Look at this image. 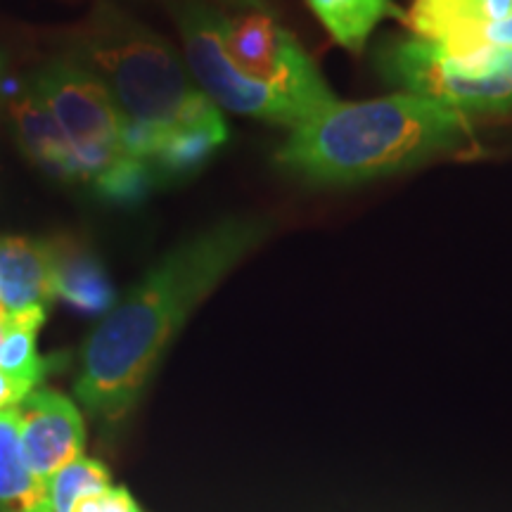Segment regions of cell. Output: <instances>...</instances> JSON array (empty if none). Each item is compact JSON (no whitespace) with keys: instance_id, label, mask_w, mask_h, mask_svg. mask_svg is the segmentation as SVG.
<instances>
[{"instance_id":"6da1fadb","label":"cell","mask_w":512,"mask_h":512,"mask_svg":"<svg viewBox=\"0 0 512 512\" xmlns=\"http://www.w3.org/2000/svg\"><path fill=\"white\" fill-rule=\"evenodd\" d=\"M254 219H226L183 240L105 313L81 349L76 399L105 427L133 411L190 313L264 240Z\"/></svg>"},{"instance_id":"7a4b0ae2","label":"cell","mask_w":512,"mask_h":512,"mask_svg":"<svg viewBox=\"0 0 512 512\" xmlns=\"http://www.w3.org/2000/svg\"><path fill=\"white\" fill-rule=\"evenodd\" d=\"M470 143L465 112L396 93L366 102L337 100L292 128L275 164L316 185H354L456 155Z\"/></svg>"},{"instance_id":"3957f363","label":"cell","mask_w":512,"mask_h":512,"mask_svg":"<svg viewBox=\"0 0 512 512\" xmlns=\"http://www.w3.org/2000/svg\"><path fill=\"white\" fill-rule=\"evenodd\" d=\"M74 60L105 83L124 117L126 150L145 162L171 133L226 124L169 43L119 12H100L93 19Z\"/></svg>"},{"instance_id":"277c9868","label":"cell","mask_w":512,"mask_h":512,"mask_svg":"<svg viewBox=\"0 0 512 512\" xmlns=\"http://www.w3.org/2000/svg\"><path fill=\"white\" fill-rule=\"evenodd\" d=\"M389 86L460 112H512V50L486 41L446 48L425 38H392L377 48Z\"/></svg>"},{"instance_id":"5b68a950","label":"cell","mask_w":512,"mask_h":512,"mask_svg":"<svg viewBox=\"0 0 512 512\" xmlns=\"http://www.w3.org/2000/svg\"><path fill=\"white\" fill-rule=\"evenodd\" d=\"M181 36L192 79L219 110L297 128L313 114L283 88L240 74L223 48V19L202 5L181 12Z\"/></svg>"},{"instance_id":"8992f818","label":"cell","mask_w":512,"mask_h":512,"mask_svg":"<svg viewBox=\"0 0 512 512\" xmlns=\"http://www.w3.org/2000/svg\"><path fill=\"white\" fill-rule=\"evenodd\" d=\"M29 91L53 114L74 152H126L124 117L105 83L79 60L50 62Z\"/></svg>"},{"instance_id":"52a82bcc","label":"cell","mask_w":512,"mask_h":512,"mask_svg":"<svg viewBox=\"0 0 512 512\" xmlns=\"http://www.w3.org/2000/svg\"><path fill=\"white\" fill-rule=\"evenodd\" d=\"M24 458L48 484L57 472L83 458L86 422L72 399L53 389H34L17 406Z\"/></svg>"},{"instance_id":"ba28073f","label":"cell","mask_w":512,"mask_h":512,"mask_svg":"<svg viewBox=\"0 0 512 512\" xmlns=\"http://www.w3.org/2000/svg\"><path fill=\"white\" fill-rule=\"evenodd\" d=\"M55 299L53 242L0 238V306L12 313Z\"/></svg>"},{"instance_id":"9c48e42d","label":"cell","mask_w":512,"mask_h":512,"mask_svg":"<svg viewBox=\"0 0 512 512\" xmlns=\"http://www.w3.org/2000/svg\"><path fill=\"white\" fill-rule=\"evenodd\" d=\"M55 299L88 316H105L117 304L114 287L91 252L69 240L53 242Z\"/></svg>"},{"instance_id":"30bf717a","label":"cell","mask_w":512,"mask_h":512,"mask_svg":"<svg viewBox=\"0 0 512 512\" xmlns=\"http://www.w3.org/2000/svg\"><path fill=\"white\" fill-rule=\"evenodd\" d=\"M12 121H15V133L24 155L48 174L72 183L74 147L57 126L53 114L34 93L27 91L12 102Z\"/></svg>"},{"instance_id":"8fae6325","label":"cell","mask_w":512,"mask_h":512,"mask_svg":"<svg viewBox=\"0 0 512 512\" xmlns=\"http://www.w3.org/2000/svg\"><path fill=\"white\" fill-rule=\"evenodd\" d=\"M512 17V0H413L406 24L418 38L441 43L465 29Z\"/></svg>"},{"instance_id":"7c38bea8","label":"cell","mask_w":512,"mask_h":512,"mask_svg":"<svg viewBox=\"0 0 512 512\" xmlns=\"http://www.w3.org/2000/svg\"><path fill=\"white\" fill-rule=\"evenodd\" d=\"M0 512H53L46 484L24 458L17 408L0 411Z\"/></svg>"},{"instance_id":"4fadbf2b","label":"cell","mask_w":512,"mask_h":512,"mask_svg":"<svg viewBox=\"0 0 512 512\" xmlns=\"http://www.w3.org/2000/svg\"><path fill=\"white\" fill-rule=\"evenodd\" d=\"M306 5L332 41L349 53H361L384 19L406 22V15L394 0H306Z\"/></svg>"},{"instance_id":"5bb4252c","label":"cell","mask_w":512,"mask_h":512,"mask_svg":"<svg viewBox=\"0 0 512 512\" xmlns=\"http://www.w3.org/2000/svg\"><path fill=\"white\" fill-rule=\"evenodd\" d=\"M228 140V126H197L183 128L171 133L155 147L152 157L147 159L157 183L183 181L200 171L214 157V152Z\"/></svg>"},{"instance_id":"9a60e30c","label":"cell","mask_w":512,"mask_h":512,"mask_svg":"<svg viewBox=\"0 0 512 512\" xmlns=\"http://www.w3.org/2000/svg\"><path fill=\"white\" fill-rule=\"evenodd\" d=\"M43 320H46V306L12 313L0 344V370L29 384L31 389H36L48 370V361L38 356V332Z\"/></svg>"},{"instance_id":"2e32d148","label":"cell","mask_w":512,"mask_h":512,"mask_svg":"<svg viewBox=\"0 0 512 512\" xmlns=\"http://www.w3.org/2000/svg\"><path fill=\"white\" fill-rule=\"evenodd\" d=\"M34 392L29 384L15 380L8 373L0 370V411H15V408L22 403L27 396Z\"/></svg>"},{"instance_id":"e0dca14e","label":"cell","mask_w":512,"mask_h":512,"mask_svg":"<svg viewBox=\"0 0 512 512\" xmlns=\"http://www.w3.org/2000/svg\"><path fill=\"white\" fill-rule=\"evenodd\" d=\"M482 38L486 43H491V46L512 50V17L496 24H486L482 29Z\"/></svg>"},{"instance_id":"ac0fdd59","label":"cell","mask_w":512,"mask_h":512,"mask_svg":"<svg viewBox=\"0 0 512 512\" xmlns=\"http://www.w3.org/2000/svg\"><path fill=\"white\" fill-rule=\"evenodd\" d=\"M5 325H8V313H5L3 306H0V344H3V337H5Z\"/></svg>"},{"instance_id":"d6986e66","label":"cell","mask_w":512,"mask_h":512,"mask_svg":"<svg viewBox=\"0 0 512 512\" xmlns=\"http://www.w3.org/2000/svg\"><path fill=\"white\" fill-rule=\"evenodd\" d=\"M3 74H5V62H3V55H0V83H3Z\"/></svg>"}]
</instances>
